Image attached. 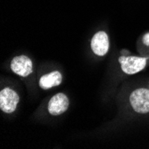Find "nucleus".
<instances>
[{"label": "nucleus", "mask_w": 149, "mask_h": 149, "mask_svg": "<svg viewBox=\"0 0 149 149\" xmlns=\"http://www.w3.org/2000/svg\"><path fill=\"white\" fill-rule=\"evenodd\" d=\"M130 101L135 112L139 113H146L149 112V89L139 88L134 90Z\"/></svg>", "instance_id": "f257e3e1"}, {"label": "nucleus", "mask_w": 149, "mask_h": 149, "mask_svg": "<svg viewBox=\"0 0 149 149\" xmlns=\"http://www.w3.org/2000/svg\"><path fill=\"white\" fill-rule=\"evenodd\" d=\"M20 97L12 88H6L0 93V108L6 113H12L16 109Z\"/></svg>", "instance_id": "f03ea898"}, {"label": "nucleus", "mask_w": 149, "mask_h": 149, "mask_svg": "<svg viewBox=\"0 0 149 149\" xmlns=\"http://www.w3.org/2000/svg\"><path fill=\"white\" fill-rule=\"evenodd\" d=\"M119 62L123 70L127 74H135L142 71L146 64V59L137 56H120Z\"/></svg>", "instance_id": "7ed1b4c3"}, {"label": "nucleus", "mask_w": 149, "mask_h": 149, "mask_svg": "<svg viewBox=\"0 0 149 149\" xmlns=\"http://www.w3.org/2000/svg\"><path fill=\"white\" fill-rule=\"evenodd\" d=\"M11 69L17 75L26 77L32 72V62L26 56H16L11 62Z\"/></svg>", "instance_id": "20e7f679"}, {"label": "nucleus", "mask_w": 149, "mask_h": 149, "mask_svg": "<svg viewBox=\"0 0 149 149\" xmlns=\"http://www.w3.org/2000/svg\"><path fill=\"white\" fill-rule=\"evenodd\" d=\"M69 107V100L64 94L58 93L55 95L48 103L47 109L52 115H60L63 113Z\"/></svg>", "instance_id": "39448f33"}, {"label": "nucleus", "mask_w": 149, "mask_h": 149, "mask_svg": "<svg viewBox=\"0 0 149 149\" xmlns=\"http://www.w3.org/2000/svg\"><path fill=\"white\" fill-rule=\"evenodd\" d=\"M91 48L97 56H103L109 49V38L104 31H98L91 40Z\"/></svg>", "instance_id": "423d86ee"}, {"label": "nucleus", "mask_w": 149, "mask_h": 149, "mask_svg": "<svg viewBox=\"0 0 149 149\" xmlns=\"http://www.w3.org/2000/svg\"><path fill=\"white\" fill-rule=\"evenodd\" d=\"M62 79H63V76L59 72L57 71L52 72L40 78L39 87L43 89H48L53 87H56L61 84Z\"/></svg>", "instance_id": "0eeeda50"}, {"label": "nucleus", "mask_w": 149, "mask_h": 149, "mask_svg": "<svg viewBox=\"0 0 149 149\" xmlns=\"http://www.w3.org/2000/svg\"><path fill=\"white\" fill-rule=\"evenodd\" d=\"M143 43L146 46H149V33H146L143 38Z\"/></svg>", "instance_id": "6e6552de"}]
</instances>
